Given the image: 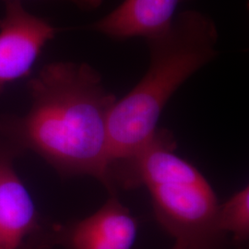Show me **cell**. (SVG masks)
<instances>
[{"label": "cell", "mask_w": 249, "mask_h": 249, "mask_svg": "<svg viewBox=\"0 0 249 249\" xmlns=\"http://www.w3.org/2000/svg\"><path fill=\"white\" fill-rule=\"evenodd\" d=\"M29 90V112L1 122L0 131L64 177H91L116 194L108 120L117 99L101 74L86 63H50L30 80Z\"/></svg>", "instance_id": "1"}, {"label": "cell", "mask_w": 249, "mask_h": 249, "mask_svg": "<svg viewBox=\"0 0 249 249\" xmlns=\"http://www.w3.org/2000/svg\"><path fill=\"white\" fill-rule=\"evenodd\" d=\"M145 39L149 68L133 89L116 100L108 120L114 186L124 167L154 138L170 99L219 53V33L213 19L193 9L178 13L165 29Z\"/></svg>", "instance_id": "2"}, {"label": "cell", "mask_w": 249, "mask_h": 249, "mask_svg": "<svg viewBox=\"0 0 249 249\" xmlns=\"http://www.w3.org/2000/svg\"><path fill=\"white\" fill-rule=\"evenodd\" d=\"M117 187L143 186L164 231L188 249H228L218 223L220 203L206 178L176 153L167 130L154 138L121 172Z\"/></svg>", "instance_id": "3"}, {"label": "cell", "mask_w": 249, "mask_h": 249, "mask_svg": "<svg viewBox=\"0 0 249 249\" xmlns=\"http://www.w3.org/2000/svg\"><path fill=\"white\" fill-rule=\"evenodd\" d=\"M53 225L42 222L9 152L0 151V249H46L54 245Z\"/></svg>", "instance_id": "4"}, {"label": "cell", "mask_w": 249, "mask_h": 249, "mask_svg": "<svg viewBox=\"0 0 249 249\" xmlns=\"http://www.w3.org/2000/svg\"><path fill=\"white\" fill-rule=\"evenodd\" d=\"M56 32L47 20L29 13L20 0L6 1L0 19V95L8 84L30 74Z\"/></svg>", "instance_id": "5"}, {"label": "cell", "mask_w": 249, "mask_h": 249, "mask_svg": "<svg viewBox=\"0 0 249 249\" xmlns=\"http://www.w3.org/2000/svg\"><path fill=\"white\" fill-rule=\"evenodd\" d=\"M137 234V219L114 194L88 217L55 224L54 245L65 249H132Z\"/></svg>", "instance_id": "6"}, {"label": "cell", "mask_w": 249, "mask_h": 249, "mask_svg": "<svg viewBox=\"0 0 249 249\" xmlns=\"http://www.w3.org/2000/svg\"><path fill=\"white\" fill-rule=\"evenodd\" d=\"M187 1L189 0H124L86 29L116 41L147 38L168 26L178 7Z\"/></svg>", "instance_id": "7"}, {"label": "cell", "mask_w": 249, "mask_h": 249, "mask_svg": "<svg viewBox=\"0 0 249 249\" xmlns=\"http://www.w3.org/2000/svg\"><path fill=\"white\" fill-rule=\"evenodd\" d=\"M219 227L231 236L234 249H246L249 240V187L235 192L223 204H220Z\"/></svg>", "instance_id": "8"}, {"label": "cell", "mask_w": 249, "mask_h": 249, "mask_svg": "<svg viewBox=\"0 0 249 249\" xmlns=\"http://www.w3.org/2000/svg\"><path fill=\"white\" fill-rule=\"evenodd\" d=\"M9 1V0H4ZM65 1H69L72 4L76 5V7H78L79 9L82 10H94L100 8V6L104 3V0H65Z\"/></svg>", "instance_id": "9"}, {"label": "cell", "mask_w": 249, "mask_h": 249, "mask_svg": "<svg viewBox=\"0 0 249 249\" xmlns=\"http://www.w3.org/2000/svg\"><path fill=\"white\" fill-rule=\"evenodd\" d=\"M188 249L187 247L185 246V245H183L182 243H180V242H178V241H176L175 242V245H174V247H173V249Z\"/></svg>", "instance_id": "10"}]
</instances>
